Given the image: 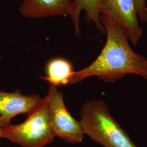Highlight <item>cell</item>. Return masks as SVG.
Wrapping results in <instances>:
<instances>
[{
	"mask_svg": "<svg viewBox=\"0 0 147 147\" xmlns=\"http://www.w3.org/2000/svg\"><path fill=\"white\" fill-rule=\"evenodd\" d=\"M100 14L109 16L126 32L129 40L134 45L143 33L135 0H99Z\"/></svg>",
	"mask_w": 147,
	"mask_h": 147,
	"instance_id": "obj_5",
	"label": "cell"
},
{
	"mask_svg": "<svg viewBox=\"0 0 147 147\" xmlns=\"http://www.w3.org/2000/svg\"><path fill=\"white\" fill-rule=\"evenodd\" d=\"M82 11L86 13V21L88 24H94L99 31L105 34V27L100 20L99 0H73L69 16L73 22L76 34L79 36L81 34L80 17Z\"/></svg>",
	"mask_w": 147,
	"mask_h": 147,
	"instance_id": "obj_8",
	"label": "cell"
},
{
	"mask_svg": "<svg viewBox=\"0 0 147 147\" xmlns=\"http://www.w3.org/2000/svg\"><path fill=\"white\" fill-rule=\"evenodd\" d=\"M74 71L69 61L62 57L52 58L47 62L45 67V77L42 78L56 87L69 84Z\"/></svg>",
	"mask_w": 147,
	"mask_h": 147,
	"instance_id": "obj_9",
	"label": "cell"
},
{
	"mask_svg": "<svg viewBox=\"0 0 147 147\" xmlns=\"http://www.w3.org/2000/svg\"><path fill=\"white\" fill-rule=\"evenodd\" d=\"M2 131V128H0V138H1V136Z\"/></svg>",
	"mask_w": 147,
	"mask_h": 147,
	"instance_id": "obj_11",
	"label": "cell"
},
{
	"mask_svg": "<svg viewBox=\"0 0 147 147\" xmlns=\"http://www.w3.org/2000/svg\"><path fill=\"white\" fill-rule=\"evenodd\" d=\"M72 3L73 0H22L19 11L22 16L34 19L69 16Z\"/></svg>",
	"mask_w": 147,
	"mask_h": 147,
	"instance_id": "obj_7",
	"label": "cell"
},
{
	"mask_svg": "<svg viewBox=\"0 0 147 147\" xmlns=\"http://www.w3.org/2000/svg\"><path fill=\"white\" fill-rule=\"evenodd\" d=\"M80 123L84 135L103 147H138L102 100L85 102L81 107Z\"/></svg>",
	"mask_w": 147,
	"mask_h": 147,
	"instance_id": "obj_2",
	"label": "cell"
},
{
	"mask_svg": "<svg viewBox=\"0 0 147 147\" xmlns=\"http://www.w3.org/2000/svg\"><path fill=\"white\" fill-rule=\"evenodd\" d=\"M106 42L100 54L86 68L74 71L69 84H77L96 76L105 82H115L128 74L147 80V59L135 53L129 44L126 32L109 16L100 15Z\"/></svg>",
	"mask_w": 147,
	"mask_h": 147,
	"instance_id": "obj_1",
	"label": "cell"
},
{
	"mask_svg": "<svg viewBox=\"0 0 147 147\" xmlns=\"http://www.w3.org/2000/svg\"><path fill=\"white\" fill-rule=\"evenodd\" d=\"M48 115L54 136L69 143L82 142L84 134L80 121L75 119L65 105L63 95L57 87L49 84L47 95Z\"/></svg>",
	"mask_w": 147,
	"mask_h": 147,
	"instance_id": "obj_4",
	"label": "cell"
},
{
	"mask_svg": "<svg viewBox=\"0 0 147 147\" xmlns=\"http://www.w3.org/2000/svg\"><path fill=\"white\" fill-rule=\"evenodd\" d=\"M138 18L143 22H147V0H135Z\"/></svg>",
	"mask_w": 147,
	"mask_h": 147,
	"instance_id": "obj_10",
	"label": "cell"
},
{
	"mask_svg": "<svg viewBox=\"0 0 147 147\" xmlns=\"http://www.w3.org/2000/svg\"><path fill=\"white\" fill-rule=\"evenodd\" d=\"M53 134L48 115L45 96L37 107L27 114L19 124H10L2 129L1 138L22 147H44L53 142Z\"/></svg>",
	"mask_w": 147,
	"mask_h": 147,
	"instance_id": "obj_3",
	"label": "cell"
},
{
	"mask_svg": "<svg viewBox=\"0 0 147 147\" xmlns=\"http://www.w3.org/2000/svg\"><path fill=\"white\" fill-rule=\"evenodd\" d=\"M42 100L38 95H23L20 90L13 92L0 91V128L10 125L17 115L29 113Z\"/></svg>",
	"mask_w": 147,
	"mask_h": 147,
	"instance_id": "obj_6",
	"label": "cell"
}]
</instances>
